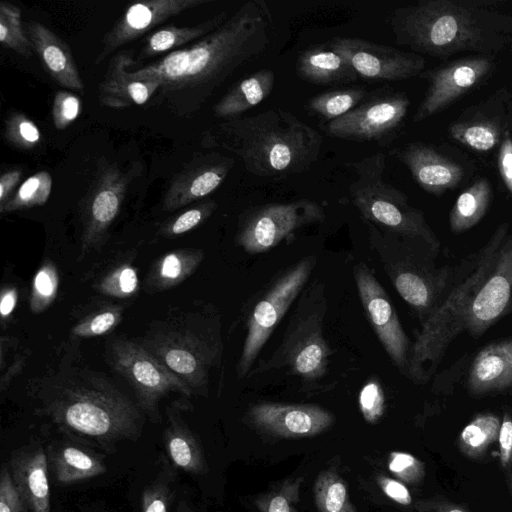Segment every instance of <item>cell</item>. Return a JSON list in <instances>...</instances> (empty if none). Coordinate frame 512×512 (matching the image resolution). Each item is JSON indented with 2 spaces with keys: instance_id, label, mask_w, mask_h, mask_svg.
I'll return each instance as SVG.
<instances>
[{
  "instance_id": "obj_23",
  "label": "cell",
  "mask_w": 512,
  "mask_h": 512,
  "mask_svg": "<svg viewBox=\"0 0 512 512\" xmlns=\"http://www.w3.org/2000/svg\"><path fill=\"white\" fill-rule=\"evenodd\" d=\"M49 472L62 486L100 476L107 471L104 454L91 445L63 434L46 448Z\"/></svg>"
},
{
  "instance_id": "obj_13",
  "label": "cell",
  "mask_w": 512,
  "mask_h": 512,
  "mask_svg": "<svg viewBox=\"0 0 512 512\" xmlns=\"http://www.w3.org/2000/svg\"><path fill=\"white\" fill-rule=\"evenodd\" d=\"M327 44L367 81L406 80L420 75L425 67V59L419 54L357 37H333Z\"/></svg>"
},
{
  "instance_id": "obj_47",
  "label": "cell",
  "mask_w": 512,
  "mask_h": 512,
  "mask_svg": "<svg viewBox=\"0 0 512 512\" xmlns=\"http://www.w3.org/2000/svg\"><path fill=\"white\" fill-rule=\"evenodd\" d=\"M359 407L364 419L369 423L377 422L384 412L385 398L378 380L368 381L359 394Z\"/></svg>"
},
{
  "instance_id": "obj_39",
  "label": "cell",
  "mask_w": 512,
  "mask_h": 512,
  "mask_svg": "<svg viewBox=\"0 0 512 512\" xmlns=\"http://www.w3.org/2000/svg\"><path fill=\"white\" fill-rule=\"evenodd\" d=\"M122 312L121 306L109 305L88 314L71 329L73 340L108 333L121 322Z\"/></svg>"
},
{
  "instance_id": "obj_44",
  "label": "cell",
  "mask_w": 512,
  "mask_h": 512,
  "mask_svg": "<svg viewBox=\"0 0 512 512\" xmlns=\"http://www.w3.org/2000/svg\"><path fill=\"white\" fill-rule=\"evenodd\" d=\"M301 480L286 482L280 489L270 492L259 500L258 506L262 512H298L295 504L299 499Z\"/></svg>"
},
{
  "instance_id": "obj_54",
  "label": "cell",
  "mask_w": 512,
  "mask_h": 512,
  "mask_svg": "<svg viewBox=\"0 0 512 512\" xmlns=\"http://www.w3.org/2000/svg\"><path fill=\"white\" fill-rule=\"evenodd\" d=\"M22 173L21 168H13L2 173L0 177V207L14 194Z\"/></svg>"
},
{
  "instance_id": "obj_34",
  "label": "cell",
  "mask_w": 512,
  "mask_h": 512,
  "mask_svg": "<svg viewBox=\"0 0 512 512\" xmlns=\"http://www.w3.org/2000/svg\"><path fill=\"white\" fill-rule=\"evenodd\" d=\"M501 422L493 414H481L461 431L457 445L463 455L470 459L482 458L496 440Z\"/></svg>"
},
{
  "instance_id": "obj_17",
  "label": "cell",
  "mask_w": 512,
  "mask_h": 512,
  "mask_svg": "<svg viewBox=\"0 0 512 512\" xmlns=\"http://www.w3.org/2000/svg\"><path fill=\"white\" fill-rule=\"evenodd\" d=\"M208 2L210 0H147L129 5L102 38L95 64H100L117 49L151 32L168 19Z\"/></svg>"
},
{
  "instance_id": "obj_56",
  "label": "cell",
  "mask_w": 512,
  "mask_h": 512,
  "mask_svg": "<svg viewBox=\"0 0 512 512\" xmlns=\"http://www.w3.org/2000/svg\"><path fill=\"white\" fill-rule=\"evenodd\" d=\"M175 512H194L188 502L184 499H181L178 504Z\"/></svg>"
},
{
  "instance_id": "obj_5",
  "label": "cell",
  "mask_w": 512,
  "mask_h": 512,
  "mask_svg": "<svg viewBox=\"0 0 512 512\" xmlns=\"http://www.w3.org/2000/svg\"><path fill=\"white\" fill-rule=\"evenodd\" d=\"M221 324L212 308L171 310L136 340L178 376L193 395H206L211 370L222 356Z\"/></svg>"
},
{
  "instance_id": "obj_3",
  "label": "cell",
  "mask_w": 512,
  "mask_h": 512,
  "mask_svg": "<svg viewBox=\"0 0 512 512\" xmlns=\"http://www.w3.org/2000/svg\"><path fill=\"white\" fill-rule=\"evenodd\" d=\"M389 24L395 42L421 56H496L512 43V15L494 0H420L395 9Z\"/></svg>"
},
{
  "instance_id": "obj_48",
  "label": "cell",
  "mask_w": 512,
  "mask_h": 512,
  "mask_svg": "<svg viewBox=\"0 0 512 512\" xmlns=\"http://www.w3.org/2000/svg\"><path fill=\"white\" fill-rule=\"evenodd\" d=\"M0 512H29L12 481L8 464L0 471Z\"/></svg>"
},
{
  "instance_id": "obj_49",
  "label": "cell",
  "mask_w": 512,
  "mask_h": 512,
  "mask_svg": "<svg viewBox=\"0 0 512 512\" xmlns=\"http://www.w3.org/2000/svg\"><path fill=\"white\" fill-rule=\"evenodd\" d=\"M29 355V351L25 349L19 350V347L16 346L11 359L6 356H0V388L2 392L10 385L12 380L21 373Z\"/></svg>"
},
{
  "instance_id": "obj_46",
  "label": "cell",
  "mask_w": 512,
  "mask_h": 512,
  "mask_svg": "<svg viewBox=\"0 0 512 512\" xmlns=\"http://www.w3.org/2000/svg\"><path fill=\"white\" fill-rule=\"evenodd\" d=\"M80 112L81 100L77 95L62 90L55 93L51 114L56 129H66L78 118Z\"/></svg>"
},
{
  "instance_id": "obj_42",
  "label": "cell",
  "mask_w": 512,
  "mask_h": 512,
  "mask_svg": "<svg viewBox=\"0 0 512 512\" xmlns=\"http://www.w3.org/2000/svg\"><path fill=\"white\" fill-rule=\"evenodd\" d=\"M216 207L217 203L213 199H205L165 221L160 227V234L164 237H175L184 234L207 220Z\"/></svg>"
},
{
  "instance_id": "obj_25",
  "label": "cell",
  "mask_w": 512,
  "mask_h": 512,
  "mask_svg": "<svg viewBox=\"0 0 512 512\" xmlns=\"http://www.w3.org/2000/svg\"><path fill=\"white\" fill-rule=\"evenodd\" d=\"M512 291V246L501 253L496 273L474 296L467 315L473 333L483 332L506 308Z\"/></svg>"
},
{
  "instance_id": "obj_37",
  "label": "cell",
  "mask_w": 512,
  "mask_h": 512,
  "mask_svg": "<svg viewBox=\"0 0 512 512\" xmlns=\"http://www.w3.org/2000/svg\"><path fill=\"white\" fill-rule=\"evenodd\" d=\"M0 42L7 49L29 58L34 50L23 27L20 9L2 0L0 3Z\"/></svg>"
},
{
  "instance_id": "obj_31",
  "label": "cell",
  "mask_w": 512,
  "mask_h": 512,
  "mask_svg": "<svg viewBox=\"0 0 512 512\" xmlns=\"http://www.w3.org/2000/svg\"><path fill=\"white\" fill-rule=\"evenodd\" d=\"M228 18V12L222 11L194 26H164L147 36L138 57L143 60L168 51L178 50L185 44L199 40L213 32Z\"/></svg>"
},
{
  "instance_id": "obj_28",
  "label": "cell",
  "mask_w": 512,
  "mask_h": 512,
  "mask_svg": "<svg viewBox=\"0 0 512 512\" xmlns=\"http://www.w3.org/2000/svg\"><path fill=\"white\" fill-rule=\"evenodd\" d=\"M468 385L475 393L512 386V341L492 344L480 351L472 363Z\"/></svg>"
},
{
  "instance_id": "obj_36",
  "label": "cell",
  "mask_w": 512,
  "mask_h": 512,
  "mask_svg": "<svg viewBox=\"0 0 512 512\" xmlns=\"http://www.w3.org/2000/svg\"><path fill=\"white\" fill-rule=\"evenodd\" d=\"M52 177L47 171H39L28 177L14 194L0 207V212L10 213L44 205L50 196Z\"/></svg>"
},
{
  "instance_id": "obj_35",
  "label": "cell",
  "mask_w": 512,
  "mask_h": 512,
  "mask_svg": "<svg viewBox=\"0 0 512 512\" xmlns=\"http://www.w3.org/2000/svg\"><path fill=\"white\" fill-rule=\"evenodd\" d=\"M314 497L319 512H357L350 501L346 482L332 468L318 475Z\"/></svg>"
},
{
  "instance_id": "obj_32",
  "label": "cell",
  "mask_w": 512,
  "mask_h": 512,
  "mask_svg": "<svg viewBox=\"0 0 512 512\" xmlns=\"http://www.w3.org/2000/svg\"><path fill=\"white\" fill-rule=\"evenodd\" d=\"M491 199L489 182L482 178L465 189L457 198L451 213L450 225L454 232L474 226L485 214Z\"/></svg>"
},
{
  "instance_id": "obj_14",
  "label": "cell",
  "mask_w": 512,
  "mask_h": 512,
  "mask_svg": "<svg viewBox=\"0 0 512 512\" xmlns=\"http://www.w3.org/2000/svg\"><path fill=\"white\" fill-rule=\"evenodd\" d=\"M494 56L472 55L439 66L420 75L427 90L413 116L420 122L452 104L460 96L480 85L492 72Z\"/></svg>"
},
{
  "instance_id": "obj_27",
  "label": "cell",
  "mask_w": 512,
  "mask_h": 512,
  "mask_svg": "<svg viewBox=\"0 0 512 512\" xmlns=\"http://www.w3.org/2000/svg\"><path fill=\"white\" fill-rule=\"evenodd\" d=\"M295 69L301 79L312 84H345L359 78L349 62L328 44L302 51L297 57Z\"/></svg>"
},
{
  "instance_id": "obj_51",
  "label": "cell",
  "mask_w": 512,
  "mask_h": 512,
  "mask_svg": "<svg viewBox=\"0 0 512 512\" xmlns=\"http://www.w3.org/2000/svg\"><path fill=\"white\" fill-rule=\"evenodd\" d=\"M377 482L384 494L394 502L404 506L412 503L411 493L403 482L383 475L378 476Z\"/></svg>"
},
{
  "instance_id": "obj_40",
  "label": "cell",
  "mask_w": 512,
  "mask_h": 512,
  "mask_svg": "<svg viewBox=\"0 0 512 512\" xmlns=\"http://www.w3.org/2000/svg\"><path fill=\"white\" fill-rule=\"evenodd\" d=\"M3 135L10 145L20 150L34 149L42 139L41 132L33 120L19 111L8 114L4 122Z\"/></svg>"
},
{
  "instance_id": "obj_53",
  "label": "cell",
  "mask_w": 512,
  "mask_h": 512,
  "mask_svg": "<svg viewBox=\"0 0 512 512\" xmlns=\"http://www.w3.org/2000/svg\"><path fill=\"white\" fill-rule=\"evenodd\" d=\"M418 512H470L465 506L441 497L418 501Z\"/></svg>"
},
{
  "instance_id": "obj_7",
  "label": "cell",
  "mask_w": 512,
  "mask_h": 512,
  "mask_svg": "<svg viewBox=\"0 0 512 512\" xmlns=\"http://www.w3.org/2000/svg\"><path fill=\"white\" fill-rule=\"evenodd\" d=\"M347 166L356 176L349 186L351 201L365 221L398 235L430 238L421 212L409 205L402 191L384 181V153L376 152Z\"/></svg>"
},
{
  "instance_id": "obj_8",
  "label": "cell",
  "mask_w": 512,
  "mask_h": 512,
  "mask_svg": "<svg viewBox=\"0 0 512 512\" xmlns=\"http://www.w3.org/2000/svg\"><path fill=\"white\" fill-rule=\"evenodd\" d=\"M110 368L131 387L136 403L144 416L159 423L161 401L171 393L185 399L193 395L190 388L136 340L113 339L107 348Z\"/></svg>"
},
{
  "instance_id": "obj_19",
  "label": "cell",
  "mask_w": 512,
  "mask_h": 512,
  "mask_svg": "<svg viewBox=\"0 0 512 512\" xmlns=\"http://www.w3.org/2000/svg\"><path fill=\"white\" fill-rule=\"evenodd\" d=\"M248 419L258 430L282 438L314 436L334 423L333 414L320 406L272 402L252 405Z\"/></svg>"
},
{
  "instance_id": "obj_50",
  "label": "cell",
  "mask_w": 512,
  "mask_h": 512,
  "mask_svg": "<svg viewBox=\"0 0 512 512\" xmlns=\"http://www.w3.org/2000/svg\"><path fill=\"white\" fill-rule=\"evenodd\" d=\"M497 162L501 179L512 194V132H507L501 141Z\"/></svg>"
},
{
  "instance_id": "obj_12",
  "label": "cell",
  "mask_w": 512,
  "mask_h": 512,
  "mask_svg": "<svg viewBox=\"0 0 512 512\" xmlns=\"http://www.w3.org/2000/svg\"><path fill=\"white\" fill-rule=\"evenodd\" d=\"M410 101L403 92H381L347 114L329 121L327 133L351 141H375L386 145L403 126Z\"/></svg>"
},
{
  "instance_id": "obj_30",
  "label": "cell",
  "mask_w": 512,
  "mask_h": 512,
  "mask_svg": "<svg viewBox=\"0 0 512 512\" xmlns=\"http://www.w3.org/2000/svg\"><path fill=\"white\" fill-rule=\"evenodd\" d=\"M204 258L200 249L186 248L164 254L151 266L145 289L148 293L162 292L181 284L191 276Z\"/></svg>"
},
{
  "instance_id": "obj_24",
  "label": "cell",
  "mask_w": 512,
  "mask_h": 512,
  "mask_svg": "<svg viewBox=\"0 0 512 512\" xmlns=\"http://www.w3.org/2000/svg\"><path fill=\"white\" fill-rule=\"evenodd\" d=\"M34 52L51 78L60 86L84 93V83L67 43L44 24L25 23Z\"/></svg>"
},
{
  "instance_id": "obj_26",
  "label": "cell",
  "mask_w": 512,
  "mask_h": 512,
  "mask_svg": "<svg viewBox=\"0 0 512 512\" xmlns=\"http://www.w3.org/2000/svg\"><path fill=\"white\" fill-rule=\"evenodd\" d=\"M188 401L178 400L166 408L167 423L163 443L169 463L190 474H204L207 463L202 446L181 416Z\"/></svg>"
},
{
  "instance_id": "obj_10",
  "label": "cell",
  "mask_w": 512,
  "mask_h": 512,
  "mask_svg": "<svg viewBox=\"0 0 512 512\" xmlns=\"http://www.w3.org/2000/svg\"><path fill=\"white\" fill-rule=\"evenodd\" d=\"M324 218L322 206L309 199L256 206L241 217L236 243L248 254L264 253L298 229Z\"/></svg>"
},
{
  "instance_id": "obj_9",
  "label": "cell",
  "mask_w": 512,
  "mask_h": 512,
  "mask_svg": "<svg viewBox=\"0 0 512 512\" xmlns=\"http://www.w3.org/2000/svg\"><path fill=\"white\" fill-rule=\"evenodd\" d=\"M316 261L315 256L300 259L278 274L262 293L247 321V334L236 369L238 378L250 373L264 344L306 286Z\"/></svg>"
},
{
  "instance_id": "obj_55",
  "label": "cell",
  "mask_w": 512,
  "mask_h": 512,
  "mask_svg": "<svg viewBox=\"0 0 512 512\" xmlns=\"http://www.w3.org/2000/svg\"><path fill=\"white\" fill-rule=\"evenodd\" d=\"M17 304V290L14 287H5L1 292L0 313L2 319L8 318Z\"/></svg>"
},
{
  "instance_id": "obj_45",
  "label": "cell",
  "mask_w": 512,
  "mask_h": 512,
  "mask_svg": "<svg viewBox=\"0 0 512 512\" xmlns=\"http://www.w3.org/2000/svg\"><path fill=\"white\" fill-rule=\"evenodd\" d=\"M388 469L402 482L416 485L425 476V465L410 453L393 451L389 454Z\"/></svg>"
},
{
  "instance_id": "obj_43",
  "label": "cell",
  "mask_w": 512,
  "mask_h": 512,
  "mask_svg": "<svg viewBox=\"0 0 512 512\" xmlns=\"http://www.w3.org/2000/svg\"><path fill=\"white\" fill-rule=\"evenodd\" d=\"M139 286L138 274L134 267L122 264L104 276L96 288L102 294L127 298L133 295Z\"/></svg>"
},
{
  "instance_id": "obj_4",
  "label": "cell",
  "mask_w": 512,
  "mask_h": 512,
  "mask_svg": "<svg viewBox=\"0 0 512 512\" xmlns=\"http://www.w3.org/2000/svg\"><path fill=\"white\" fill-rule=\"evenodd\" d=\"M201 144L235 154L253 175L279 179L307 171L318 159L323 137L294 114L272 108L213 125Z\"/></svg>"
},
{
  "instance_id": "obj_20",
  "label": "cell",
  "mask_w": 512,
  "mask_h": 512,
  "mask_svg": "<svg viewBox=\"0 0 512 512\" xmlns=\"http://www.w3.org/2000/svg\"><path fill=\"white\" fill-rule=\"evenodd\" d=\"M8 467L13 484L29 512H51L46 449L33 442L12 451Z\"/></svg>"
},
{
  "instance_id": "obj_6",
  "label": "cell",
  "mask_w": 512,
  "mask_h": 512,
  "mask_svg": "<svg viewBox=\"0 0 512 512\" xmlns=\"http://www.w3.org/2000/svg\"><path fill=\"white\" fill-rule=\"evenodd\" d=\"M326 312L325 285L317 280L304 287L280 344L250 373L286 369L306 382L323 377L331 354L323 334Z\"/></svg>"
},
{
  "instance_id": "obj_1",
  "label": "cell",
  "mask_w": 512,
  "mask_h": 512,
  "mask_svg": "<svg viewBox=\"0 0 512 512\" xmlns=\"http://www.w3.org/2000/svg\"><path fill=\"white\" fill-rule=\"evenodd\" d=\"M272 25L266 3L249 0L191 46L144 66L134 61L129 71L135 78L160 83L151 106H161L180 118H191L229 76L267 49Z\"/></svg>"
},
{
  "instance_id": "obj_38",
  "label": "cell",
  "mask_w": 512,
  "mask_h": 512,
  "mask_svg": "<svg viewBox=\"0 0 512 512\" xmlns=\"http://www.w3.org/2000/svg\"><path fill=\"white\" fill-rule=\"evenodd\" d=\"M176 468L166 463L141 495V512H169L174 497Z\"/></svg>"
},
{
  "instance_id": "obj_2",
  "label": "cell",
  "mask_w": 512,
  "mask_h": 512,
  "mask_svg": "<svg viewBox=\"0 0 512 512\" xmlns=\"http://www.w3.org/2000/svg\"><path fill=\"white\" fill-rule=\"evenodd\" d=\"M27 391L39 416L94 448L111 453L118 442L141 435L144 414L137 403L86 364L69 342L60 347L56 363L27 381Z\"/></svg>"
},
{
  "instance_id": "obj_16",
  "label": "cell",
  "mask_w": 512,
  "mask_h": 512,
  "mask_svg": "<svg viewBox=\"0 0 512 512\" xmlns=\"http://www.w3.org/2000/svg\"><path fill=\"white\" fill-rule=\"evenodd\" d=\"M507 132H512V94L507 89L466 108L449 127L454 140L478 152L500 145Z\"/></svg>"
},
{
  "instance_id": "obj_33",
  "label": "cell",
  "mask_w": 512,
  "mask_h": 512,
  "mask_svg": "<svg viewBox=\"0 0 512 512\" xmlns=\"http://www.w3.org/2000/svg\"><path fill=\"white\" fill-rule=\"evenodd\" d=\"M368 96L364 87L351 86L317 94L310 98L305 108L325 120H335L361 104Z\"/></svg>"
},
{
  "instance_id": "obj_22",
  "label": "cell",
  "mask_w": 512,
  "mask_h": 512,
  "mask_svg": "<svg viewBox=\"0 0 512 512\" xmlns=\"http://www.w3.org/2000/svg\"><path fill=\"white\" fill-rule=\"evenodd\" d=\"M133 63L132 50H121L111 57L98 85L101 106L121 109L143 105L152 99L160 83L133 77L129 71Z\"/></svg>"
},
{
  "instance_id": "obj_29",
  "label": "cell",
  "mask_w": 512,
  "mask_h": 512,
  "mask_svg": "<svg viewBox=\"0 0 512 512\" xmlns=\"http://www.w3.org/2000/svg\"><path fill=\"white\" fill-rule=\"evenodd\" d=\"M275 82L271 69H261L234 84L214 105L217 118L231 119L258 105L267 98Z\"/></svg>"
},
{
  "instance_id": "obj_41",
  "label": "cell",
  "mask_w": 512,
  "mask_h": 512,
  "mask_svg": "<svg viewBox=\"0 0 512 512\" xmlns=\"http://www.w3.org/2000/svg\"><path fill=\"white\" fill-rule=\"evenodd\" d=\"M59 284L55 265L46 260L36 272L31 286L30 309L34 313L44 311L54 301Z\"/></svg>"
},
{
  "instance_id": "obj_15",
  "label": "cell",
  "mask_w": 512,
  "mask_h": 512,
  "mask_svg": "<svg viewBox=\"0 0 512 512\" xmlns=\"http://www.w3.org/2000/svg\"><path fill=\"white\" fill-rule=\"evenodd\" d=\"M358 295L375 334L392 362L404 372L408 369V338L383 286L363 262L353 269Z\"/></svg>"
},
{
  "instance_id": "obj_52",
  "label": "cell",
  "mask_w": 512,
  "mask_h": 512,
  "mask_svg": "<svg viewBox=\"0 0 512 512\" xmlns=\"http://www.w3.org/2000/svg\"><path fill=\"white\" fill-rule=\"evenodd\" d=\"M498 443L501 465L507 468L512 462V419L508 415L500 425Z\"/></svg>"
},
{
  "instance_id": "obj_18",
  "label": "cell",
  "mask_w": 512,
  "mask_h": 512,
  "mask_svg": "<svg viewBox=\"0 0 512 512\" xmlns=\"http://www.w3.org/2000/svg\"><path fill=\"white\" fill-rule=\"evenodd\" d=\"M234 163L232 157L219 152L197 155L173 177L162 210L172 212L205 198L224 182Z\"/></svg>"
},
{
  "instance_id": "obj_11",
  "label": "cell",
  "mask_w": 512,
  "mask_h": 512,
  "mask_svg": "<svg viewBox=\"0 0 512 512\" xmlns=\"http://www.w3.org/2000/svg\"><path fill=\"white\" fill-rule=\"evenodd\" d=\"M136 167L129 171L104 162L80 201L82 220L81 256L102 245L118 216Z\"/></svg>"
},
{
  "instance_id": "obj_21",
  "label": "cell",
  "mask_w": 512,
  "mask_h": 512,
  "mask_svg": "<svg viewBox=\"0 0 512 512\" xmlns=\"http://www.w3.org/2000/svg\"><path fill=\"white\" fill-rule=\"evenodd\" d=\"M391 154L410 171L416 183L426 192L440 195L459 185L463 168L432 146L414 142L394 149Z\"/></svg>"
}]
</instances>
